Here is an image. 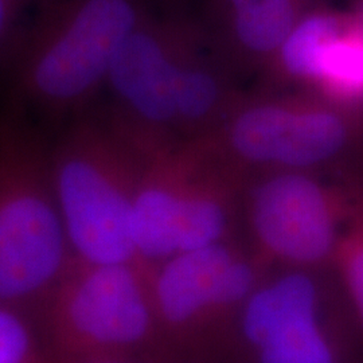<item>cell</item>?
I'll use <instances>...</instances> for the list:
<instances>
[{
  "instance_id": "52a82bcc",
  "label": "cell",
  "mask_w": 363,
  "mask_h": 363,
  "mask_svg": "<svg viewBox=\"0 0 363 363\" xmlns=\"http://www.w3.org/2000/svg\"><path fill=\"white\" fill-rule=\"evenodd\" d=\"M361 196L325 183L311 171L262 172L247 196L255 259L264 269L331 267Z\"/></svg>"
},
{
  "instance_id": "9a60e30c",
  "label": "cell",
  "mask_w": 363,
  "mask_h": 363,
  "mask_svg": "<svg viewBox=\"0 0 363 363\" xmlns=\"http://www.w3.org/2000/svg\"><path fill=\"white\" fill-rule=\"evenodd\" d=\"M0 363H46L21 310L0 304Z\"/></svg>"
},
{
  "instance_id": "2e32d148",
  "label": "cell",
  "mask_w": 363,
  "mask_h": 363,
  "mask_svg": "<svg viewBox=\"0 0 363 363\" xmlns=\"http://www.w3.org/2000/svg\"><path fill=\"white\" fill-rule=\"evenodd\" d=\"M33 0H0V69L26 19Z\"/></svg>"
},
{
  "instance_id": "5b68a950",
  "label": "cell",
  "mask_w": 363,
  "mask_h": 363,
  "mask_svg": "<svg viewBox=\"0 0 363 363\" xmlns=\"http://www.w3.org/2000/svg\"><path fill=\"white\" fill-rule=\"evenodd\" d=\"M148 269L142 262L73 259L45 303L61 359L130 358L156 337Z\"/></svg>"
},
{
  "instance_id": "277c9868",
  "label": "cell",
  "mask_w": 363,
  "mask_h": 363,
  "mask_svg": "<svg viewBox=\"0 0 363 363\" xmlns=\"http://www.w3.org/2000/svg\"><path fill=\"white\" fill-rule=\"evenodd\" d=\"M241 172L205 140L150 151L132 210V240L145 267L226 240Z\"/></svg>"
},
{
  "instance_id": "3957f363",
  "label": "cell",
  "mask_w": 363,
  "mask_h": 363,
  "mask_svg": "<svg viewBox=\"0 0 363 363\" xmlns=\"http://www.w3.org/2000/svg\"><path fill=\"white\" fill-rule=\"evenodd\" d=\"M52 133L0 108V304H45L74 259L58 206Z\"/></svg>"
},
{
  "instance_id": "8992f818",
  "label": "cell",
  "mask_w": 363,
  "mask_h": 363,
  "mask_svg": "<svg viewBox=\"0 0 363 363\" xmlns=\"http://www.w3.org/2000/svg\"><path fill=\"white\" fill-rule=\"evenodd\" d=\"M357 135V112L316 94L230 108L203 140L240 172H313L345 155Z\"/></svg>"
},
{
  "instance_id": "9c48e42d",
  "label": "cell",
  "mask_w": 363,
  "mask_h": 363,
  "mask_svg": "<svg viewBox=\"0 0 363 363\" xmlns=\"http://www.w3.org/2000/svg\"><path fill=\"white\" fill-rule=\"evenodd\" d=\"M264 268L228 240L181 252L148 269L159 333L191 337L238 313Z\"/></svg>"
},
{
  "instance_id": "4fadbf2b",
  "label": "cell",
  "mask_w": 363,
  "mask_h": 363,
  "mask_svg": "<svg viewBox=\"0 0 363 363\" xmlns=\"http://www.w3.org/2000/svg\"><path fill=\"white\" fill-rule=\"evenodd\" d=\"M195 49L194 40L183 52L175 77V136L179 143L194 142L196 132H203L205 138L208 128L211 133L230 109L226 104L225 82L217 69L202 60Z\"/></svg>"
},
{
  "instance_id": "e0dca14e",
  "label": "cell",
  "mask_w": 363,
  "mask_h": 363,
  "mask_svg": "<svg viewBox=\"0 0 363 363\" xmlns=\"http://www.w3.org/2000/svg\"><path fill=\"white\" fill-rule=\"evenodd\" d=\"M60 363H139L132 358H103V359H61Z\"/></svg>"
},
{
  "instance_id": "8fae6325",
  "label": "cell",
  "mask_w": 363,
  "mask_h": 363,
  "mask_svg": "<svg viewBox=\"0 0 363 363\" xmlns=\"http://www.w3.org/2000/svg\"><path fill=\"white\" fill-rule=\"evenodd\" d=\"M272 62L318 96L363 111V16L315 7L291 30Z\"/></svg>"
},
{
  "instance_id": "6da1fadb",
  "label": "cell",
  "mask_w": 363,
  "mask_h": 363,
  "mask_svg": "<svg viewBox=\"0 0 363 363\" xmlns=\"http://www.w3.org/2000/svg\"><path fill=\"white\" fill-rule=\"evenodd\" d=\"M152 0H33L0 72L1 108L48 132L99 104Z\"/></svg>"
},
{
  "instance_id": "30bf717a",
  "label": "cell",
  "mask_w": 363,
  "mask_h": 363,
  "mask_svg": "<svg viewBox=\"0 0 363 363\" xmlns=\"http://www.w3.org/2000/svg\"><path fill=\"white\" fill-rule=\"evenodd\" d=\"M310 269L261 280L240 310L257 363H342V346L325 322L323 295Z\"/></svg>"
},
{
  "instance_id": "7a4b0ae2",
  "label": "cell",
  "mask_w": 363,
  "mask_h": 363,
  "mask_svg": "<svg viewBox=\"0 0 363 363\" xmlns=\"http://www.w3.org/2000/svg\"><path fill=\"white\" fill-rule=\"evenodd\" d=\"M52 181L73 256L139 262L132 210L147 152L99 104L52 132Z\"/></svg>"
},
{
  "instance_id": "7c38bea8",
  "label": "cell",
  "mask_w": 363,
  "mask_h": 363,
  "mask_svg": "<svg viewBox=\"0 0 363 363\" xmlns=\"http://www.w3.org/2000/svg\"><path fill=\"white\" fill-rule=\"evenodd\" d=\"M318 0H213L223 38L242 57L272 62L291 30Z\"/></svg>"
},
{
  "instance_id": "5bb4252c",
  "label": "cell",
  "mask_w": 363,
  "mask_h": 363,
  "mask_svg": "<svg viewBox=\"0 0 363 363\" xmlns=\"http://www.w3.org/2000/svg\"><path fill=\"white\" fill-rule=\"evenodd\" d=\"M331 267L363 327V194L340 235Z\"/></svg>"
},
{
  "instance_id": "ba28073f",
  "label": "cell",
  "mask_w": 363,
  "mask_h": 363,
  "mask_svg": "<svg viewBox=\"0 0 363 363\" xmlns=\"http://www.w3.org/2000/svg\"><path fill=\"white\" fill-rule=\"evenodd\" d=\"M196 39L193 25L154 7L117 52L104 93L105 111L144 150L179 144L174 88L183 52Z\"/></svg>"
}]
</instances>
